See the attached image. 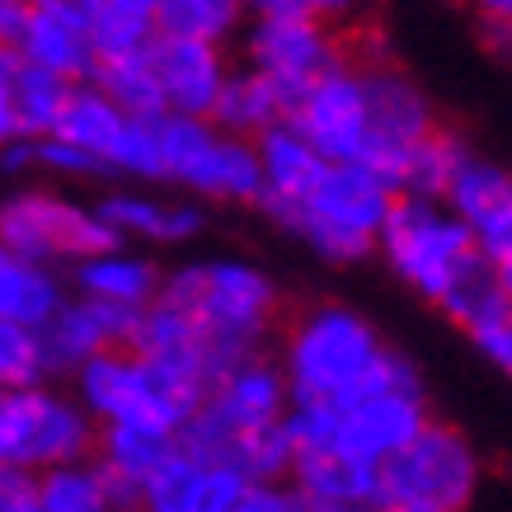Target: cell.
Wrapping results in <instances>:
<instances>
[{
    "label": "cell",
    "instance_id": "cell-25",
    "mask_svg": "<svg viewBox=\"0 0 512 512\" xmlns=\"http://www.w3.org/2000/svg\"><path fill=\"white\" fill-rule=\"evenodd\" d=\"M29 489H33L38 512H123L109 475L99 470L94 456H80V461H62V466H52V470H38L29 480Z\"/></svg>",
    "mask_w": 512,
    "mask_h": 512
},
{
    "label": "cell",
    "instance_id": "cell-40",
    "mask_svg": "<svg viewBox=\"0 0 512 512\" xmlns=\"http://www.w3.org/2000/svg\"><path fill=\"white\" fill-rule=\"evenodd\" d=\"M466 5L480 15V24H503V29H512V0H466Z\"/></svg>",
    "mask_w": 512,
    "mask_h": 512
},
{
    "label": "cell",
    "instance_id": "cell-43",
    "mask_svg": "<svg viewBox=\"0 0 512 512\" xmlns=\"http://www.w3.org/2000/svg\"><path fill=\"white\" fill-rule=\"evenodd\" d=\"M494 278H498V292H503V301L512 306V254H508V259H494Z\"/></svg>",
    "mask_w": 512,
    "mask_h": 512
},
{
    "label": "cell",
    "instance_id": "cell-8",
    "mask_svg": "<svg viewBox=\"0 0 512 512\" xmlns=\"http://www.w3.org/2000/svg\"><path fill=\"white\" fill-rule=\"evenodd\" d=\"M71 381H76L71 395L85 404V414L94 423H141V428H160L174 437L202 400L127 343L85 357L71 372Z\"/></svg>",
    "mask_w": 512,
    "mask_h": 512
},
{
    "label": "cell",
    "instance_id": "cell-4",
    "mask_svg": "<svg viewBox=\"0 0 512 512\" xmlns=\"http://www.w3.org/2000/svg\"><path fill=\"white\" fill-rule=\"evenodd\" d=\"M386 353L390 343L376 334L367 315H357L353 306H339V301H320L287 320L278 367L292 400L339 404L372 386Z\"/></svg>",
    "mask_w": 512,
    "mask_h": 512
},
{
    "label": "cell",
    "instance_id": "cell-35",
    "mask_svg": "<svg viewBox=\"0 0 512 512\" xmlns=\"http://www.w3.org/2000/svg\"><path fill=\"white\" fill-rule=\"evenodd\" d=\"M33 170H47V174H57V179H104L99 165L62 137H38L33 141Z\"/></svg>",
    "mask_w": 512,
    "mask_h": 512
},
{
    "label": "cell",
    "instance_id": "cell-23",
    "mask_svg": "<svg viewBox=\"0 0 512 512\" xmlns=\"http://www.w3.org/2000/svg\"><path fill=\"white\" fill-rule=\"evenodd\" d=\"M123 123H127V113L113 104L109 94L99 90V85H90V80H80V85H71L62 118H57V127L47 137L71 141L76 151H85L99 165V174H109V156H113V146H118V137H123Z\"/></svg>",
    "mask_w": 512,
    "mask_h": 512
},
{
    "label": "cell",
    "instance_id": "cell-37",
    "mask_svg": "<svg viewBox=\"0 0 512 512\" xmlns=\"http://www.w3.org/2000/svg\"><path fill=\"white\" fill-rule=\"evenodd\" d=\"M475 240H480V249H484V259H489V264L512 254V193L498 202L480 226H475Z\"/></svg>",
    "mask_w": 512,
    "mask_h": 512
},
{
    "label": "cell",
    "instance_id": "cell-28",
    "mask_svg": "<svg viewBox=\"0 0 512 512\" xmlns=\"http://www.w3.org/2000/svg\"><path fill=\"white\" fill-rule=\"evenodd\" d=\"M66 94H71V80L52 76L43 66H29L15 57V76H10V99H15V123L19 137H47L57 118L66 109Z\"/></svg>",
    "mask_w": 512,
    "mask_h": 512
},
{
    "label": "cell",
    "instance_id": "cell-6",
    "mask_svg": "<svg viewBox=\"0 0 512 512\" xmlns=\"http://www.w3.org/2000/svg\"><path fill=\"white\" fill-rule=\"evenodd\" d=\"M480 451L461 428L428 419L395 456L376 466V508L466 512L480 494Z\"/></svg>",
    "mask_w": 512,
    "mask_h": 512
},
{
    "label": "cell",
    "instance_id": "cell-29",
    "mask_svg": "<svg viewBox=\"0 0 512 512\" xmlns=\"http://www.w3.org/2000/svg\"><path fill=\"white\" fill-rule=\"evenodd\" d=\"M90 38L99 57L146 47L156 38V0H94Z\"/></svg>",
    "mask_w": 512,
    "mask_h": 512
},
{
    "label": "cell",
    "instance_id": "cell-32",
    "mask_svg": "<svg viewBox=\"0 0 512 512\" xmlns=\"http://www.w3.org/2000/svg\"><path fill=\"white\" fill-rule=\"evenodd\" d=\"M43 348H38V329L15 325V320H0V390L10 386H29L43 381Z\"/></svg>",
    "mask_w": 512,
    "mask_h": 512
},
{
    "label": "cell",
    "instance_id": "cell-14",
    "mask_svg": "<svg viewBox=\"0 0 512 512\" xmlns=\"http://www.w3.org/2000/svg\"><path fill=\"white\" fill-rule=\"evenodd\" d=\"M151 57V76H156L160 113H184V118H207L217 104L231 57L221 43H202V38H179V33H156L146 43Z\"/></svg>",
    "mask_w": 512,
    "mask_h": 512
},
{
    "label": "cell",
    "instance_id": "cell-34",
    "mask_svg": "<svg viewBox=\"0 0 512 512\" xmlns=\"http://www.w3.org/2000/svg\"><path fill=\"white\" fill-rule=\"evenodd\" d=\"M466 334L475 339V348L494 362L498 372L512 376V306H508V301H503V306H494L489 315H480L475 325H466Z\"/></svg>",
    "mask_w": 512,
    "mask_h": 512
},
{
    "label": "cell",
    "instance_id": "cell-41",
    "mask_svg": "<svg viewBox=\"0 0 512 512\" xmlns=\"http://www.w3.org/2000/svg\"><path fill=\"white\" fill-rule=\"evenodd\" d=\"M29 5H38V10H57V15H76L90 24L94 15V0H29Z\"/></svg>",
    "mask_w": 512,
    "mask_h": 512
},
{
    "label": "cell",
    "instance_id": "cell-7",
    "mask_svg": "<svg viewBox=\"0 0 512 512\" xmlns=\"http://www.w3.org/2000/svg\"><path fill=\"white\" fill-rule=\"evenodd\" d=\"M428 419L433 414H428L419 367L400 348H390L372 386L357 390V395H348L339 404H325V442L320 447L339 451V456H353L362 466H381Z\"/></svg>",
    "mask_w": 512,
    "mask_h": 512
},
{
    "label": "cell",
    "instance_id": "cell-12",
    "mask_svg": "<svg viewBox=\"0 0 512 512\" xmlns=\"http://www.w3.org/2000/svg\"><path fill=\"white\" fill-rule=\"evenodd\" d=\"M0 245L38 264L71 268L94 249L113 245V231L94 207L57 188H15L0 198Z\"/></svg>",
    "mask_w": 512,
    "mask_h": 512
},
{
    "label": "cell",
    "instance_id": "cell-13",
    "mask_svg": "<svg viewBox=\"0 0 512 512\" xmlns=\"http://www.w3.org/2000/svg\"><path fill=\"white\" fill-rule=\"evenodd\" d=\"M240 43H245V66L259 71V76L287 99V109L311 90L315 80L325 76L329 66H339L343 57H348V47H343L339 33L311 15L245 19Z\"/></svg>",
    "mask_w": 512,
    "mask_h": 512
},
{
    "label": "cell",
    "instance_id": "cell-11",
    "mask_svg": "<svg viewBox=\"0 0 512 512\" xmlns=\"http://www.w3.org/2000/svg\"><path fill=\"white\" fill-rule=\"evenodd\" d=\"M287 404H292V395H287L278 357L249 353L240 362H231V367H221L207 381L198 409L179 428V447L212 456V461H226L235 437L268 428V423H282Z\"/></svg>",
    "mask_w": 512,
    "mask_h": 512
},
{
    "label": "cell",
    "instance_id": "cell-45",
    "mask_svg": "<svg viewBox=\"0 0 512 512\" xmlns=\"http://www.w3.org/2000/svg\"><path fill=\"white\" fill-rule=\"evenodd\" d=\"M372 512H400V508H372Z\"/></svg>",
    "mask_w": 512,
    "mask_h": 512
},
{
    "label": "cell",
    "instance_id": "cell-3",
    "mask_svg": "<svg viewBox=\"0 0 512 512\" xmlns=\"http://www.w3.org/2000/svg\"><path fill=\"white\" fill-rule=\"evenodd\" d=\"M160 296L193 315V325L217 348L221 367L249 353H264L282 315V292L259 264L240 254L188 259L160 278Z\"/></svg>",
    "mask_w": 512,
    "mask_h": 512
},
{
    "label": "cell",
    "instance_id": "cell-21",
    "mask_svg": "<svg viewBox=\"0 0 512 512\" xmlns=\"http://www.w3.org/2000/svg\"><path fill=\"white\" fill-rule=\"evenodd\" d=\"M287 484L306 498V508H353L376 503V466H362L353 456H339L329 447L296 451L287 466Z\"/></svg>",
    "mask_w": 512,
    "mask_h": 512
},
{
    "label": "cell",
    "instance_id": "cell-2",
    "mask_svg": "<svg viewBox=\"0 0 512 512\" xmlns=\"http://www.w3.org/2000/svg\"><path fill=\"white\" fill-rule=\"evenodd\" d=\"M376 254L404 287H414L423 301H433L466 329L494 306H503L494 264L484 259L480 240L466 221L437 198L395 193L386 226L376 235Z\"/></svg>",
    "mask_w": 512,
    "mask_h": 512
},
{
    "label": "cell",
    "instance_id": "cell-22",
    "mask_svg": "<svg viewBox=\"0 0 512 512\" xmlns=\"http://www.w3.org/2000/svg\"><path fill=\"white\" fill-rule=\"evenodd\" d=\"M66 296H71V287H66L62 268L24 259V254H10V249L0 245V320L38 329Z\"/></svg>",
    "mask_w": 512,
    "mask_h": 512
},
{
    "label": "cell",
    "instance_id": "cell-33",
    "mask_svg": "<svg viewBox=\"0 0 512 512\" xmlns=\"http://www.w3.org/2000/svg\"><path fill=\"white\" fill-rule=\"evenodd\" d=\"M264 15H311L329 29H339V24L362 15V0H245V19Z\"/></svg>",
    "mask_w": 512,
    "mask_h": 512
},
{
    "label": "cell",
    "instance_id": "cell-24",
    "mask_svg": "<svg viewBox=\"0 0 512 512\" xmlns=\"http://www.w3.org/2000/svg\"><path fill=\"white\" fill-rule=\"evenodd\" d=\"M207 123H217L221 132H235V137L254 141V137H264L268 127L287 123V99H282L259 71L231 66V71H226V85H221V94H217V104L207 113Z\"/></svg>",
    "mask_w": 512,
    "mask_h": 512
},
{
    "label": "cell",
    "instance_id": "cell-18",
    "mask_svg": "<svg viewBox=\"0 0 512 512\" xmlns=\"http://www.w3.org/2000/svg\"><path fill=\"white\" fill-rule=\"evenodd\" d=\"M160 278L165 268L146 254L141 245H113L94 249L85 259L66 268V287L80 296H94V301H109V306H123V311H141L160 296Z\"/></svg>",
    "mask_w": 512,
    "mask_h": 512
},
{
    "label": "cell",
    "instance_id": "cell-20",
    "mask_svg": "<svg viewBox=\"0 0 512 512\" xmlns=\"http://www.w3.org/2000/svg\"><path fill=\"white\" fill-rule=\"evenodd\" d=\"M10 52H15L19 62L43 66V71L71 80V85L90 80L94 62H99L85 19L57 15V10H38V5L29 10V19H24V29H19V38H15Z\"/></svg>",
    "mask_w": 512,
    "mask_h": 512
},
{
    "label": "cell",
    "instance_id": "cell-42",
    "mask_svg": "<svg viewBox=\"0 0 512 512\" xmlns=\"http://www.w3.org/2000/svg\"><path fill=\"white\" fill-rule=\"evenodd\" d=\"M0 512H38V503H33V489H29V480H19L10 494L0 498Z\"/></svg>",
    "mask_w": 512,
    "mask_h": 512
},
{
    "label": "cell",
    "instance_id": "cell-38",
    "mask_svg": "<svg viewBox=\"0 0 512 512\" xmlns=\"http://www.w3.org/2000/svg\"><path fill=\"white\" fill-rule=\"evenodd\" d=\"M10 76H15V52H10V47H0V146L19 137L15 99H10Z\"/></svg>",
    "mask_w": 512,
    "mask_h": 512
},
{
    "label": "cell",
    "instance_id": "cell-26",
    "mask_svg": "<svg viewBox=\"0 0 512 512\" xmlns=\"http://www.w3.org/2000/svg\"><path fill=\"white\" fill-rule=\"evenodd\" d=\"M508 193H512V174L470 146L466 156H461V165H456V174L447 179V188H442V198H437V202H447L451 212H456V217L475 231V226H480V221L489 217V212H494Z\"/></svg>",
    "mask_w": 512,
    "mask_h": 512
},
{
    "label": "cell",
    "instance_id": "cell-1",
    "mask_svg": "<svg viewBox=\"0 0 512 512\" xmlns=\"http://www.w3.org/2000/svg\"><path fill=\"white\" fill-rule=\"evenodd\" d=\"M287 123L325 160L362 165L400 188L419 141L437 127L428 94L381 57H343L287 109Z\"/></svg>",
    "mask_w": 512,
    "mask_h": 512
},
{
    "label": "cell",
    "instance_id": "cell-17",
    "mask_svg": "<svg viewBox=\"0 0 512 512\" xmlns=\"http://www.w3.org/2000/svg\"><path fill=\"white\" fill-rule=\"evenodd\" d=\"M94 212L104 217L113 240L141 245V249L188 245V240H198L202 226H207L198 202L156 198V193H141V188H113V193H104V198L94 202Z\"/></svg>",
    "mask_w": 512,
    "mask_h": 512
},
{
    "label": "cell",
    "instance_id": "cell-19",
    "mask_svg": "<svg viewBox=\"0 0 512 512\" xmlns=\"http://www.w3.org/2000/svg\"><path fill=\"white\" fill-rule=\"evenodd\" d=\"M174 442H179L174 433L141 428V423H99L90 456L99 461V470L109 475L113 494H118V508L123 512H137L141 484L151 480V470L174 451Z\"/></svg>",
    "mask_w": 512,
    "mask_h": 512
},
{
    "label": "cell",
    "instance_id": "cell-44",
    "mask_svg": "<svg viewBox=\"0 0 512 512\" xmlns=\"http://www.w3.org/2000/svg\"><path fill=\"white\" fill-rule=\"evenodd\" d=\"M19 480H29V475H15V470H0V498L10 494V489H15Z\"/></svg>",
    "mask_w": 512,
    "mask_h": 512
},
{
    "label": "cell",
    "instance_id": "cell-30",
    "mask_svg": "<svg viewBox=\"0 0 512 512\" xmlns=\"http://www.w3.org/2000/svg\"><path fill=\"white\" fill-rule=\"evenodd\" d=\"M90 85H99L123 113H160V94H156V76H151L146 47L99 57L90 71Z\"/></svg>",
    "mask_w": 512,
    "mask_h": 512
},
{
    "label": "cell",
    "instance_id": "cell-31",
    "mask_svg": "<svg viewBox=\"0 0 512 512\" xmlns=\"http://www.w3.org/2000/svg\"><path fill=\"white\" fill-rule=\"evenodd\" d=\"M466 151H470V146L461 137H451V132L433 127V132L419 141V151L409 156V165H404L400 188H395V193L442 198V188H447V179L456 174V165H461V156H466Z\"/></svg>",
    "mask_w": 512,
    "mask_h": 512
},
{
    "label": "cell",
    "instance_id": "cell-10",
    "mask_svg": "<svg viewBox=\"0 0 512 512\" xmlns=\"http://www.w3.org/2000/svg\"><path fill=\"white\" fill-rule=\"evenodd\" d=\"M156 137L160 184L184 188L198 202H259V151L249 137L184 113H156Z\"/></svg>",
    "mask_w": 512,
    "mask_h": 512
},
{
    "label": "cell",
    "instance_id": "cell-27",
    "mask_svg": "<svg viewBox=\"0 0 512 512\" xmlns=\"http://www.w3.org/2000/svg\"><path fill=\"white\" fill-rule=\"evenodd\" d=\"M245 29V0H156V33L231 43Z\"/></svg>",
    "mask_w": 512,
    "mask_h": 512
},
{
    "label": "cell",
    "instance_id": "cell-9",
    "mask_svg": "<svg viewBox=\"0 0 512 512\" xmlns=\"http://www.w3.org/2000/svg\"><path fill=\"white\" fill-rule=\"evenodd\" d=\"M94 433L99 423L71 390L52 386V376L0 390V470L33 480L38 470L90 456Z\"/></svg>",
    "mask_w": 512,
    "mask_h": 512
},
{
    "label": "cell",
    "instance_id": "cell-15",
    "mask_svg": "<svg viewBox=\"0 0 512 512\" xmlns=\"http://www.w3.org/2000/svg\"><path fill=\"white\" fill-rule=\"evenodd\" d=\"M132 315L137 311H123V306H109V301L71 292L62 306L38 325V348H43L47 376H71L85 357L127 343Z\"/></svg>",
    "mask_w": 512,
    "mask_h": 512
},
{
    "label": "cell",
    "instance_id": "cell-5",
    "mask_svg": "<svg viewBox=\"0 0 512 512\" xmlns=\"http://www.w3.org/2000/svg\"><path fill=\"white\" fill-rule=\"evenodd\" d=\"M390 202H395L390 179L362 170V165L325 160L311 184L268 221H278L282 231L311 245L329 264H357V259L376 254V235L386 226Z\"/></svg>",
    "mask_w": 512,
    "mask_h": 512
},
{
    "label": "cell",
    "instance_id": "cell-16",
    "mask_svg": "<svg viewBox=\"0 0 512 512\" xmlns=\"http://www.w3.org/2000/svg\"><path fill=\"white\" fill-rule=\"evenodd\" d=\"M245 484L249 480H240L231 466L174 442V451L141 484L137 512H226Z\"/></svg>",
    "mask_w": 512,
    "mask_h": 512
},
{
    "label": "cell",
    "instance_id": "cell-39",
    "mask_svg": "<svg viewBox=\"0 0 512 512\" xmlns=\"http://www.w3.org/2000/svg\"><path fill=\"white\" fill-rule=\"evenodd\" d=\"M29 0H0V47H15L24 19H29Z\"/></svg>",
    "mask_w": 512,
    "mask_h": 512
},
{
    "label": "cell",
    "instance_id": "cell-36",
    "mask_svg": "<svg viewBox=\"0 0 512 512\" xmlns=\"http://www.w3.org/2000/svg\"><path fill=\"white\" fill-rule=\"evenodd\" d=\"M226 512H311L287 480H249Z\"/></svg>",
    "mask_w": 512,
    "mask_h": 512
}]
</instances>
